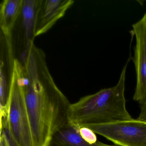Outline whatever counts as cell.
Here are the masks:
<instances>
[{
	"label": "cell",
	"instance_id": "277c9868",
	"mask_svg": "<svg viewBox=\"0 0 146 146\" xmlns=\"http://www.w3.org/2000/svg\"><path fill=\"white\" fill-rule=\"evenodd\" d=\"M119 146H146V121L137 119L84 127Z\"/></svg>",
	"mask_w": 146,
	"mask_h": 146
},
{
	"label": "cell",
	"instance_id": "9c48e42d",
	"mask_svg": "<svg viewBox=\"0 0 146 146\" xmlns=\"http://www.w3.org/2000/svg\"><path fill=\"white\" fill-rule=\"evenodd\" d=\"M48 146H119L108 145L98 141L91 143L82 135L81 127L70 122L54 135Z\"/></svg>",
	"mask_w": 146,
	"mask_h": 146
},
{
	"label": "cell",
	"instance_id": "30bf717a",
	"mask_svg": "<svg viewBox=\"0 0 146 146\" xmlns=\"http://www.w3.org/2000/svg\"><path fill=\"white\" fill-rule=\"evenodd\" d=\"M23 0H3L0 5L1 32L11 36L21 14Z\"/></svg>",
	"mask_w": 146,
	"mask_h": 146
},
{
	"label": "cell",
	"instance_id": "7c38bea8",
	"mask_svg": "<svg viewBox=\"0 0 146 146\" xmlns=\"http://www.w3.org/2000/svg\"><path fill=\"white\" fill-rule=\"evenodd\" d=\"M0 146H8L7 142L6 140L5 137L2 133L1 134V142Z\"/></svg>",
	"mask_w": 146,
	"mask_h": 146
},
{
	"label": "cell",
	"instance_id": "8fae6325",
	"mask_svg": "<svg viewBox=\"0 0 146 146\" xmlns=\"http://www.w3.org/2000/svg\"><path fill=\"white\" fill-rule=\"evenodd\" d=\"M139 104L141 111L137 119L139 120L146 121V99Z\"/></svg>",
	"mask_w": 146,
	"mask_h": 146
},
{
	"label": "cell",
	"instance_id": "8992f818",
	"mask_svg": "<svg viewBox=\"0 0 146 146\" xmlns=\"http://www.w3.org/2000/svg\"><path fill=\"white\" fill-rule=\"evenodd\" d=\"M40 0H23L21 14L12 33L13 46L20 45L19 54L26 52L34 42L36 13Z\"/></svg>",
	"mask_w": 146,
	"mask_h": 146
},
{
	"label": "cell",
	"instance_id": "5b68a950",
	"mask_svg": "<svg viewBox=\"0 0 146 146\" xmlns=\"http://www.w3.org/2000/svg\"><path fill=\"white\" fill-rule=\"evenodd\" d=\"M132 27L136 40L133 60L136 76L133 100L140 104L146 99V13Z\"/></svg>",
	"mask_w": 146,
	"mask_h": 146
},
{
	"label": "cell",
	"instance_id": "3957f363",
	"mask_svg": "<svg viewBox=\"0 0 146 146\" xmlns=\"http://www.w3.org/2000/svg\"><path fill=\"white\" fill-rule=\"evenodd\" d=\"M8 122L11 133L19 146H36L25 97L23 65L17 58L11 83Z\"/></svg>",
	"mask_w": 146,
	"mask_h": 146
},
{
	"label": "cell",
	"instance_id": "7a4b0ae2",
	"mask_svg": "<svg viewBox=\"0 0 146 146\" xmlns=\"http://www.w3.org/2000/svg\"><path fill=\"white\" fill-rule=\"evenodd\" d=\"M129 58L114 87L101 90L71 104L70 122L79 127L132 119L127 111L125 96V73Z\"/></svg>",
	"mask_w": 146,
	"mask_h": 146
},
{
	"label": "cell",
	"instance_id": "52a82bcc",
	"mask_svg": "<svg viewBox=\"0 0 146 146\" xmlns=\"http://www.w3.org/2000/svg\"><path fill=\"white\" fill-rule=\"evenodd\" d=\"M74 3L73 0H40L36 19L35 37L46 33Z\"/></svg>",
	"mask_w": 146,
	"mask_h": 146
},
{
	"label": "cell",
	"instance_id": "6da1fadb",
	"mask_svg": "<svg viewBox=\"0 0 146 146\" xmlns=\"http://www.w3.org/2000/svg\"><path fill=\"white\" fill-rule=\"evenodd\" d=\"M45 52L33 42L20 62L24 92L36 146H48L55 133L70 123L71 104L48 69Z\"/></svg>",
	"mask_w": 146,
	"mask_h": 146
},
{
	"label": "cell",
	"instance_id": "ba28073f",
	"mask_svg": "<svg viewBox=\"0 0 146 146\" xmlns=\"http://www.w3.org/2000/svg\"><path fill=\"white\" fill-rule=\"evenodd\" d=\"M0 64V100L8 101L13 73L15 50L11 36H7L1 32Z\"/></svg>",
	"mask_w": 146,
	"mask_h": 146
}]
</instances>
